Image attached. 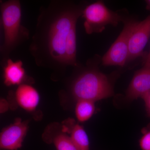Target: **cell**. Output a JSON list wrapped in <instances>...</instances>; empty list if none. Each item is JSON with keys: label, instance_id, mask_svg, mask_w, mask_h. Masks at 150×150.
<instances>
[{"label": "cell", "instance_id": "6da1fadb", "mask_svg": "<svg viewBox=\"0 0 150 150\" xmlns=\"http://www.w3.org/2000/svg\"><path fill=\"white\" fill-rule=\"evenodd\" d=\"M72 92L77 100H86L95 102L112 96L113 90L105 75L98 71H90L75 81Z\"/></svg>", "mask_w": 150, "mask_h": 150}, {"label": "cell", "instance_id": "7a4b0ae2", "mask_svg": "<svg viewBox=\"0 0 150 150\" xmlns=\"http://www.w3.org/2000/svg\"><path fill=\"white\" fill-rule=\"evenodd\" d=\"M79 13L66 11L58 17L51 24L49 33L48 47L52 58L64 64L65 48L67 36L72 26L77 22Z\"/></svg>", "mask_w": 150, "mask_h": 150}, {"label": "cell", "instance_id": "3957f363", "mask_svg": "<svg viewBox=\"0 0 150 150\" xmlns=\"http://www.w3.org/2000/svg\"><path fill=\"white\" fill-rule=\"evenodd\" d=\"M84 26L87 34L102 32L108 25L116 26L123 21L120 15L112 11L101 1L87 6L82 12Z\"/></svg>", "mask_w": 150, "mask_h": 150}, {"label": "cell", "instance_id": "277c9868", "mask_svg": "<svg viewBox=\"0 0 150 150\" xmlns=\"http://www.w3.org/2000/svg\"><path fill=\"white\" fill-rule=\"evenodd\" d=\"M2 24L4 33V49L11 50L16 44L20 30L21 10L18 1H9L1 5Z\"/></svg>", "mask_w": 150, "mask_h": 150}, {"label": "cell", "instance_id": "5b68a950", "mask_svg": "<svg viewBox=\"0 0 150 150\" xmlns=\"http://www.w3.org/2000/svg\"><path fill=\"white\" fill-rule=\"evenodd\" d=\"M136 22L132 20L124 21L123 30L103 57V66L123 67L126 64L129 57V39Z\"/></svg>", "mask_w": 150, "mask_h": 150}, {"label": "cell", "instance_id": "8992f818", "mask_svg": "<svg viewBox=\"0 0 150 150\" xmlns=\"http://www.w3.org/2000/svg\"><path fill=\"white\" fill-rule=\"evenodd\" d=\"M29 121L17 118L14 122L0 132V150H17L23 142L28 129Z\"/></svg>", "mask_w": 150, "mask_h": 150}, {"label": "cell", "instance_id": "52a82bcc", "mask_svg": "<svg viewBox=\"0 0 150 150\" xmlns=\"http://www.w3.org/2000/svg\"><path fill=\"white\" fill-rule=\"evenodd\" d=\"M150 38V15L141 21L136 22L130 36L127 62L143 56L144 50Z\"/></svg>", "mask_w": 150, "mask_h": 150}, {"label": "cell", "instance_id": "ba28073f", "mask_svg": "<svg viewBox=\"0 0 150 150\" xmlns=\"http://www.w3.org/2000/svg\"><path fill=\"white\" fill-rule=\"evenodd\" d=\"M8 100L10 109H16L17 105L30 112L35 111L40 101L38 92L32 86L23 83L18 86L14 95L10 93Z\"/></svg>", "mask_w": 150, "mask_h": 150}, {"label": "cell", "instance_id": "9c48e42d", "mask_svg": "<svg viewBox=\"0 0 150 150\" xmlns=\"http://www.w3.org/2000/svg\"><path fill=\"white\" fill-rule=\"evenodd\" d=\"M150 92V67H144L134 74L126 93L130 100L142 98Z\"/></svg>", "mask_w": 150, "mask_h": 150}, {"label": "cell", "instance_id": "30bf717a", "mask_svg": "<svg viewBox=\"0 0 150 150\" xmlns=\"http://www.w3.org/2000/svg\"><path fill=\"white\" fill-rule=\"evenodd\" d=\"M43 139L47 144H54L57 150H77L69 135L62 131L61 124L58 123L47 126Z\"/></svg>", "mask_w": 150, "mask_h": 150}, {"label": "cell", "instance_id": "8fae6325", "mask_svg": "<svg viewBox=\"0 0 150 150\" xmlns=\"http://www.w3.org/2000/svg\"><path fill=\"white\" fill-rule=\"evenodd\" d=\"M61 126L62 131L69 135L77 150H89L87 134L83 127L75 119L67 118Z\"/></svg>", "mask_w": 150, "mask_h": 150}, {"label": "cell", "instance_id": "7c38bea8", "mask_svg": "<svg viewBox=\"0 0 150 150\" xmlns=\"http://www.w3.org/2000/svg\"><path fill=\"white\" fill-rule=\"evenodd\" d=\"M21 61L13 62L8 59L4 68V83L7 86L20 85L27 79L26 74Z\"/></svg>", "mask_w": 150, "mask_h": 150}, {"label": "cell", "instance_id": "4fadbf2b", "mask_svg": "<svg viewBox=\"0 0 150 150\" xmlns=\"http://www.w3.org/2000/svg\"><path fill=\"white\" fill-rule=\"evenodd\" d=\"M76 24H73L67 36L65 48V64L76 66Z\"/></svg>", "mask_w": 150, "mask_h": 150}, {"label": "cell", "instance_id": "5bb4252c", "mask_svg": "<svg viewBox=\"0 0 150 150\" xmlns=\"http://www.w3.org/2000/svg\"><path fill=\"white\" fill-rule=\"evenodd\" d=\"M95 110L94 102L86 100H77L75 113L78 121L84 122L89 120Z\"/></svg>", "mask_w": 150, "mask_h": 150}, {"label": "cell", "instance_id": "9a60e30c", "mask_svg": "<svg viewBox=\"0 0 150 150\" xmlns=\"http://www.w3.org/2000/svg\"><path fill=\"white\" fill-rule=\"evenodd\" d=\"M143 136L139 140L140 148L142 150H150V123L142 129Z\"/></svg>", "mask_w": 150, "mask_h": 150}, {"label": "cell", "instance_id": "2e32d148", "mask_svg": "<svg viewBox=\"0 0 150 150\" xmlns=\"http://www.w3.org/2000/svg\"><path fill=\"white\" fill-rule=\"evenodd\" d=\"M10 109V105L7 99L0 98V114L4 113Z\"/></svg>", "mask_w": 150, "mask_h": 150}, {"label": "cell", "instance_id": "e0dca14e", "mask_svg": "<svg viewBox=\"0 0 150 150\" xmlns=\"http://www.w3.org/2000/svg\"><path fill=\"white\" fill-rule=\"evenodd\" d=\"M145 102V107L148 116L150 117V92L142 98Z\"/></svg>", "mask_w": 150, "mask_h": 150}, {"label": "cell", "instance_id": "ac0fdd59", "mask_svg": "<svg viewBox=\"0 0 150 150\" xmlns=\"http://www.w3.org/2000/svg\"><path fill=\"white\" fill-rule=\"evenodd\" d=\"M144 67H150V49L149 52L147 55L146 59H145Z\"/></svg>", "mask_w": 150, "mask_h": 150}, {"label": "cell", "instance_id": "d6986e66", "mask_svg": "<svg viewBox=\"0 0 150 150\" xmlns=\"http://www.w3.org/2000/svg\"><path fill=\"white\" fill-rule=\"evenodd\" d=\"M146 8L148 10L150 11V0H147L146 1Z\"/></svg>", "mask_w": 150, "mask_h": 150}, {"label": "cell", "instance_id": "ffe728a7", "mask_svg": "<svg viewBox=\"0 0 150 150\" xmlns=\"http://www.w3.org/2000/svg\"><path fill=\"white\" fill-rule=\"evenodd\" d=\"M2 25V21L1 18H0V28H1V25Z\"/></svg>", "mask_w": 150, "mask_h": 150}, {"label": "cell", "instance_id": "44dd1931", "mask_svg": "<svg viewBox=\"0 0 150 150\" xmlns=\"http://www.w3.org/2000/svg\"><path fill=\"white\" fill-rule=\"evenodd\" d=\"M2 3H3L2 2V1H0V5H1Z\"/></svg>", "mask_w": 150, "mask_h": 150}]
</instances>
